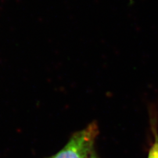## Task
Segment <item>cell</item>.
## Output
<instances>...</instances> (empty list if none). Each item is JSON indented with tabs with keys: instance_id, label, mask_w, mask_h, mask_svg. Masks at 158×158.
<instances>
[{
	"instance_id": "obj_1",
	"label": "cell",
	"mask_w": 158,
	"mask_h": 158,
	"mask_svg": "<svg viewBox=\"0 0 158 158\" xmlns=\"http://www.w3.org/2000/svg\"><path fill=\"white\" fill-rule=\"evenodd\" d=\"M99 134L96 122L71 136L67 144L57 154L46 158H88L92 154L95 140Z\"/></svg>"
},
{
	"instance_id": "obj_2",
	"label": "cell",
	"mask_w": 158,
	"mask_h": 158,
	"mask_svg": "<svg viewBox=\"0 0 158 158\" xmlns=\"http://www.w3.org/2000/svg\"><path fill=\"white\" fill-rule=\"evenodd\" d=\"M148 158H158V142H155L151 149L148 155Z\"/></svg>"
},
{
	"instance_id": "obj_3",
	"label": "cell",
	"mask_w": 158,
	"mask_h": 158,
	"mask_svg": "<svg viewBox=\"0 0 158 158\" xmlns=\"http://www.w3.org/2000/svg\"><path fill=\"white\" fill-rule=\"evenodd\" d=\"M88 158H96V156L94 154H92L90 157H89Z\"/></svg>"
}]
</instances>
